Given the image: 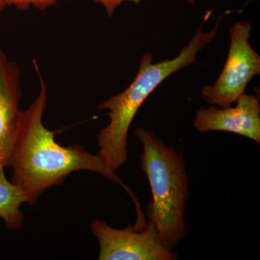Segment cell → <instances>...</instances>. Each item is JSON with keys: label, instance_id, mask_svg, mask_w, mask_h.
Returning <instances> with one entry per match:
<instances>
[{"label": "cell", "instance_id": "1", "mask_svg": "<svg viewBox=\"0 0 260 260\" xmlns=\"http://www.w3.org/2000/svg\"><path fill=\"white\" fill-rule=\"evenodd\" d=\"M34 67L40 80V91L30 107L22 112L8 166L13 168V182L25 193L28 203L34 204L44 191L64 182L71 173L89 171L122 186L134 202L138 215L143 213L130 188L107 167L99 154L88 153L78 145L61 146L54 139V133L44 125L47 88L36 61Z\"/></svg>", "mask_w": 260, "mask_h": 260}, {"label": "cell", "instance_id": "2", "mask_svg": "<svg viewBox=\"0 0 260 260\" xmlns=\"http://www.w3.org/2000/svg\"><path fill=\"white\" fill-rule=\"evenodd\" d=\"M210 14V12L205 15L194 37L177 56L153 64V54L145 53L140 60L138 74L129 86L98 106L99 109L109 110V124L101 130L97 138L99 155L111 170L115 172L127 160L128 132L143 103L170 75L197 63V54L215 39L219 23L228 11L218 19L213 30L204 32L202 28Z\"/></svg>", "mask_w": 260, "mask_h": 260}, {"label": "cell", "instance_id": "3", "mask_svg": "<svg viewBox=\"0 0 260 260\" xmlns=\"http://www.w3.org/2000/svg\"><path fill=\"white\" fill-rule=\"evenodd\" d=\"M134 133L143 147L140 167L148 177L153 196L147 214L160 240L172 250L187 233L184 217L189 182L185 161L182 154L150 130L138 128Z\"/></svg>", "mask_w": 260, "mask_h": 260}, {"label": "cell", "instance_id": "4", "mask_svg": "<svg viewBox=\"0 0 260 260\" xmlns=\"http://www.w3.org/2000/svg\"><path fill=\"white\" fill-rule=\"evenodd\" d=\"M251 26L236 23L229 30L230 48L223 70L215 84L202 91L205 102L218 107H231L244 93L248 83L260 73V56L249 44Z\"/></svg>", "mask_w": 260, "mask_h": 260}, {"label": "cell", "instance_id": "5", "mask_svg": "<svg viewBox=\"0 0 260 260\" xmlns=\"http://www.w3.org/2000/svg\"><path fill=\"white\" fill-rule=\"evenodd\" d=\"M92 233L99 240L100 260H176L177 254L164 245L156 229L149 220L146 226L116 229L104 220H94Z\"/></svg>", "mask_w": 260, "mask_h": 260}, {"label": "cell", "instance_id": "6", "mask_svg": "<svg viewBox=\"0 0 260 260\" xmlns=\"http://www.w3.org/2000/svg\"><path fill=\"white\" fill-rule=\"evenodd\" d=\"M234 107H217L198 111L194 126L198 131H223L242 135L260 143V103L254 94L244 93Z\"/></svg>", "mask_w": 260, "mask_h": 260}, {"label": "cell", "instance_id": "7", "mask_svg": "<svg viewBox=\"0 0 260 260\" xmlns=\"http://www.w3.org/2000/svg\"><path fill=\"white\" fill-rule=\"evenodd\" d=\"M20 70L0 48V167H8L21 119Z\"/></svg>", "mask_w": 260, "mask_h": 260}, {"label": "cell", "instance_id": "8", "mask_svg": "<svg viewBox=\"0 0 260 260\" xmlns=\"http://www.w3.org/2000/svg\"><path fill=\"white\" fill-rule=\"evenodd\" d=\"M29 203L28 197L19 186L8 181L4 167H0V218L11 230H20L23 225L20 205Z\"/></svg>", "mask_w": 260, "mask_h": 260}, {"label": "cell", "instance_id": "9", "mask_svg": "<svg viewBox=\"0 0 260 260\" xmlns=\"http://www.w3.org/2000/svg\"><path fill=\"white\" fill-rule=\"evenodd\" d=\"M57 0H3L8 6L13 5L18 10H27L30 7L44 10L55 5Z\"/></svg>", "mask_w": 260, "mask_h": 260}, {"label": "cell", "instance_id": "10", "mask_svg": "<svg viewBox=\"0 0 260 260\" xmlns=\"http://www.w3.org/2000/svg\"><path fill=\"white\" fill-rule=\"evenodd\" d=\"M95 3H100L105 8L106 12L109 18L113 16L114 13H115L116 8L123 3H132L134 4H139L141 0H93Z\"/></svg>", "mask_w": 260, "mask_h": 260}, {"label": "cell", "instance_id": "11", "mask_svg": "<svg viewBox=\"0 0 260 260\" xmlns=\"http://www.w3.org/2000/svg\"><path fill=\"white\" fill-rule=\"evenodd\" d=\"M5 7H6V5H5L3 0H0V11H3L5 9Z\"/></svg>", "mask_w": 260, "mask_h": 260}, {"label": "cell", "instance_id": "12", "mask_svg": "<svg viewBox=\"0 0 260 260\" xmlns=\"http://www.w3.org/2000/svg\"><path fill=\"white\" fill-rule=\"evenodd\" d=\"M254 1V0H249V2ZM189 3H192V0H189Z\"/></svg>", "mask_w": 260, "mask_h": 260}]
</instances>
